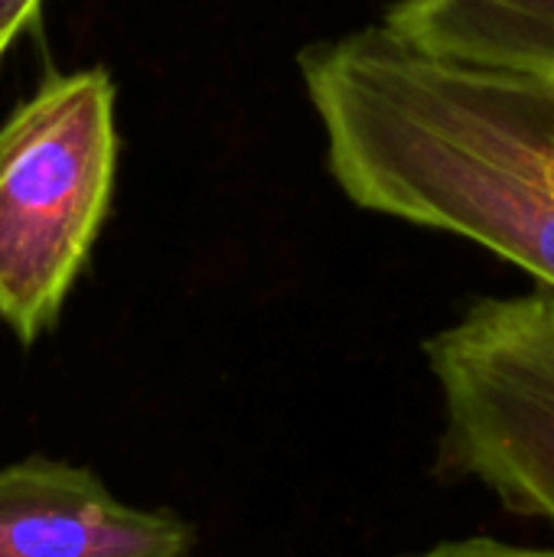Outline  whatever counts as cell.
Returning a JSON list of instances; mask_svg holds the SVG:
<instances>
[{
  "label": "cell",
  "mask_w": 554,
  "mask_h": 557,
  "mask_svg": "<svg viewBox=\"0 0 554 557\" xmlns=\"http://www.w3.org/2000/svg\"><path fill=\"white\" fill-rule=\"evenodd\" d=\"M340 189L483 245L554 290V85L428 52L389 23L300 52Z\"/></svg>",
  "instance_id": "6da1fadb"
},
{
  "label": "cell",
  "mask_w": 554,
  "mask_h": 557,
  "mask_svg": "<svg viewBox=\"0 0 554 557\" xmlns=\"http://www.w3.org/2000/svg\"><path fill=\"white\" fill-rule=\"evenodd\" d=\"M118 166L104 69L49 75L0 127V323L36 343L88 261Z\"/></svg>",
  "instance_id": "7a4b0ae2"
},
{
  "label": "cell",
  "mask_w": 554,
  "mask_h": 557,
  "mask_svg": "<svg viewBox=\"0 0 554 557\" xmlns=\"http://www.w3.org/2000/svg\"><path fill=\"white\" fill-rule=\"evenodd\" d=\"M424 359L441 395V473L554 529V290L470 304Z\"/></svg>",
  "instance_id": "3957f363"
},
{
  "label": "cell",
  "mask_w": 554,
  "mask_h": 557,
  "mask_svg": "<svg viewBox=\"0 0 554 557\" xmlns=\"http://www.w3.org/2000/svg\"><path fill=\"white\" fill-rule=\"evenodd\" d=\"M193 525L137 509L85 467L29 457L0 470V557H189Z\"/></svg>",
  "instance_id": "277c9868"
},
{
  "label": "cell",
  "mask_w": 554,
  "mask_h": 557,
  "mask_svg": "<svg viewBox=\"0 0 554 557\" xmlns=\"http://www.w3.org/2000/svg\"><path fill=\"white\" fill-rule=\"evenodd\" d=\"M385 23L428 52L554 85V0H402Z\"/></svg>",
  "instance_id": "5b68a950"
},
{
  "label": "cell",
  "mask_w": 554,
  "mask_h": 557,
  "mask_svg": "<svg viewBox=\"0 0 554 557\" xmlns=\"http://www.w3.org/2000/svg\"><path fill=\"white\" fill-rule=\"evenodd\" d=\"M408 557H554V548H522L496 539H460V542H441L428 552Z\"/></svg>",
  "instance_id": "8992f818"
},
{
  "label": "cell",
  "mask_w": 554,
  "mask_h": 557,
  "mask_svg": "<svg viewBox=\"0 0 554 557\" xmlns=\"http://www.w3.org/2000/svg\"><path fill=\"white\" fill-rule=\"evenodd\" d=\"M39 0H0V59L13 39L36 20Z\"/></svg>",
  "instance_id": "52a82bcc"
}]
</instances>
